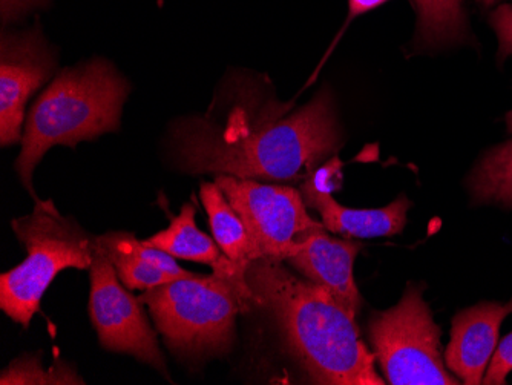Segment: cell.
I'll return each instance as SVG.
<instances>
[{
	"mask_svg": "<svg viewBox=\"0 0 512 385\" xmlns=\"http://www.w3.org/2000/svg\"><path fill=\"white\" fill-rule=\"evenodd\" d=\"M491 25L499 39V59H506L512 54V5H500L491 16Z\"/></svg>",
	"mask_w": 512,
	"mask_h": 385,
	"instance_id": "20",
	"label": "cell"
},
{
	"mask_svg": "<svg viewBox=\"0 0 512 385\" xmlns=\"http://www.w3.org/2000/svg\"><path fill=\"white\" fill-rule=\"evenodd\" d=\"M342 146L329 88L306 103H283L249 77H234L204 116L171 126L172 160L184 174L306 180Z\"/></svg>",
	"mask_w": 512,
	"mask_h": 385,
	"instance_id": "1",
	"label": "cell"
},
{
	"mask_svg": "<svg viewBox=\"0 0 512 385\" xmlns=\"http://www.w3.org/2000/svg\"><path fill=\"white\" fill-rule=\"evenodd\" d=\"M97 247L114 264L123 286L149 290L197 275L178 266L172 255L149 246L129 232H108L96 238Z\"/></svg>",
	"mask_w": 512,
	"mask_h": 385,
	"instance_id": "13",
	"label": "cell"
},
{
	"mask_svg": "<svg viewBox=\"0 0 512 385\" xmlns=\"http://www.w3.org/2000/svg\"><path fill=\"white\" fill-rule=\"evenodd\" d=\"M0 384H46L68 385L85 384V379L77 375L74 367L57 361L50 370L43 369L39 356H20L0 375Z\"/></svg>",
	"mask_w": 512,
	"mask_h": 385,
	"instance_id": "18",
	"label": "cell"
},
{
	"mask_svg": "<svg viewBox=\"0 0 512 385\" xmlns=\"http://www.w3.org/2000/svg\"><path fill=\"white\" fill-rule=\"evenodd\" d=\"M321 168L302 181L301 194L309 208L318 211L327 231L345 238L391 237L404 231L411 203L405 195L379 209H350L339 205L322 185Z\"/></svg>",
	"mask_w": 512,
	"mask_h": 385,
	"instance_id": "12",
	"label": "cell"
},
{
	"mask_svg": "<svg viewBox=\"0 0 512 385\" xmlns=\"http://www.w3.org/2000/svg\"><path fill=\"white\" fill-rule=\"evenodd\" d=\"M509 313H512V300L506 304H477L454 316L445 364L460 382L482 384L486 367L490 366L497 349L500 326Z\"/></svg>",
	"mask_w": 512,
	"mask_h": 385,
	"instance_id": "11",
	"label": "cell"
},
{
	"mask_svg": "<svg viewBox=\"0 0 512 385\" xmlns=\"http://www.w3.org/2000/svg\"><path fill=\"white\" fill-rule=\"evenodd\" d=\"M422 290L410 284L396 306L370 316L368 339L376 361L390 385L460 384L447 372L440 329Z\"/></svg>",
	"mask_w": 512,
	"mask_h": 385,
	"instance_id": "6",
	"label": "cell"
},
{
	"mask_svg": "<svg viewBox=\"0 0 512 385\" xmlns=\"http://www.w3.org/2000/svg\"><path fill=\"white\" fill-rule=\"evenodd\" d=\"M477 203H499L512 208V140L486 152L470 177Z\"/></svg>",
	"mask_w": 512,
	"mask_h": 385,
	"instance_id": "16",
	"label": "cell"
},
{
	"mask_svg": "<svg viewBox=\"0 0 512 385\" xmlns=\"http://www.w3.org/2000/svg\"><path fill=\"white\" fill-rule=\"evenodd\" d=\"M512 372V333H509L502 343L497 344L496 352L491 358L488 372L483 378L482 384L503 385L506 384V378Z\"/></svg>",
	"mask_w": 512,
	"mask_h": 385,
	"instance_id": "19",
	"label": "cell"
},
{
	"mask_svg": "<svg viewBox=\"0 0 512 385\" xmlns=\"http://www.w3.org/2000/svg\"><path fill=\"white\" fill-rule=\"evenodd\" d=\"M506 125H508V131L512 134V109L508 112V116H506Z\"/></svg>",
	"mask_w": 512,
	"mask_h": 385,
	"instance_id": "23",
	"label": "cell"
},
{
	"mask_svg": "<svg viewBox=\"0 0 512 385\" xmlns=\"http://www.w3.org/2000/svg\"><path fill=\"white\" fill-rule=\"evenodd\" d=\"M417 8V40L442 45L465 36L463 0H414Z\"/></svg>",
	"mask_w": 512,
	"mask_h": 385,
	"instance_id": "17",
	"label": "cell"
},
{
	"mask_svg": "<svg viewBox=\"0 0 512 385\" xmlns=\"http://www.w3.org/2000/svg\"><path fill=\"white\" fill-rule=\"evenodd\" d=\"M388 0H348V22H352L356 17L361 14L368 13V11L375 10V8L381 7Z\"/></svg>",
	"mask_w": 512,
	"mask_h": 385,
	"instance_id": "22",
	"label": "cell"
},
{
	"mask_svg": "<svg viewBox=\"0 0 512 385\" xmlns=\"http://www.w3.org/2000/svg\"><path fill=\"white\" fill-rule=\"evenodd\" d=\"M195 214H197L195 206L189 203L184 205L180 215L169 224V228L152 235L145 240L146 244L157 247L160 251L180 260L207 264L214 269V274L246 284V270L238 267L234 261H230L221 251L217 241L212 240L209 235L197 228Z\"/></svg>",
	"mask_w": 512,
	"mask_h": 385,
	"instance_id": "14",
	"label": "cell"
},
{
	"mask_svg": "<svg viewBox=\"0 0 512 385\" xmlns=\"http://www.w3.org/2000/svg\"><path fill=\"white\" fill-rule=\"evenodd\" d=\"M362 244L348 238H333L325 228L307 232L296 244L287 263L307 280L325 287L333 298L356 318L362 306L353 266Z\"/></svg>",
	"mask_w": 512,
	"mask_h": 385,
	"instance_id": "10",
	"label": "cell"
},
{
	"mask_svg": "<svg viewBox=\"0 0 512 385\" xmlns=\"http://www.w3.org/2000/svg\"><path fill=\"white\" fill-rule=\"evenodd\" d=\"M215 183L240 215L261 258L286 261L307 232L324 228L310 217L301 191L292 186L234 175H217Z\"/></svg>",
	"mask_w": 512,
	"mask_h": 385,
	"instance_id": "7",
	"label": "cell"
},
{
	"mask_svg": "<svg viewBox=\"0 0 512 385\" xmlns=\"http://www.w3.org/2000/svg\"><path fill=\"white\" fill-rule=\"evenodd\" d=\"M50 0H0V14H2V22L11 24L16 20L27 16L30 11L36 8L45 7Z\"/></svg>",
	"mask_w": 512,
	"mask_h": 385,
	"instance_id": "21",
	"label": "cell"
},
{
	"mask_svg": "<svg viewBox=\"0 0 512 385\" xmlns=\"http://www.w3.org/2000/svg\"><path fill=\"white\" fill-rule=\"evenodd\" d=\"M253 304L269 310L290 353L315 384L384 385L375 353L332 293L292 274L283 261L258 258L246 272Z\"/></svg>",
	"mask_w": 512,
	"mask_h": 385,
	"instance_id": "2",
	"label": "cell"
},
{
	"mask_svg": "<svg viewBox=\"0 0 512 385\" xmlns=\"http://www.w3.org/2000/svg\"><path fill=\"white\" fill-rule=\"evenodd\" d=\"M138 300L149 307L166 346L186 358L229 352L237 315L253 304L249 284L218 274L161 284Z\"/></svg>",
	"mask_w": 512,
	"mask_h": 385,
	"instance_id": "4",
	"label": "cell"
},
{
	"mask_svg": "<svg viewBox=\"0 0 512 385\" xmlns=\"http://www.w3.org/2000/svg\"><path fill=\"white\" fill-rule=\"evenodd\" d=\"M201 203L209 215L212 235L230 261L246 270L250 263L258 260L260 252L250 238L246 226L217 183L204 181L200 189Z\"/></svg>",
	"mask_w": 512,
	"mask_h": 385,
	"instance_id": "15",
	"label": "cell"
},
{
	"mask_svg": "<svg viewBox=\"0 0 512 385\" xmlns=\"http://www.w3.org/2000/svg\"><path fill=\"white\" fill-rule=\"evenodd\" d=\"M56 66V57L39 30L4 34L0 45V145L22 142L25 106Z\"/></svg>",
	"mask_w": 512,
	"mask_h": 385,
	"instance_id": "9",
	"label": "cell"
},
{
	"mask_svg": "<svg viewBox=\"0 0 512 385\" xmlns=\"http://www.w3.org/2000/svg\"><path fill=\"white\" fill-rule=\"evenodd\" d=\"M131 85L105 59L65 68L31 106L23 128L16 171L23 188L39 201L33 175L53 146L76 148L122 126V111Z\"/></svg>",
	"mask_w": 512,
	"mask_h": 385,
	"instance_id": "3",
	"label": "cell"
},
{
	"mask_svg": "<svg viewBox=\"0 0 512 385\" xmlns=\"http://www.w3.org/2000/svg\"><path fill=\"white\" fill-rule=\"evenodd\" d=\"M27 258L0 275V309L11 320L30 326L54 278L65 269L89 270L96 238L74 218L63 217L53 201H36L34 211L11 223Z\"/></svg>",
	"mask_w": 512,
	"mask_h": 385,
	"instance_id": "5",
	"label": "cell"
},
{
	"mask_svg": "<svg viewBox=\"0 0 512 385\" xmlns=\"http://www.w3.org/2000/svg\"><path fill=\"white\" fill-rule=\"evenodd\" d=\"M89 277V313L100 344L109 352L132 355L169 378L157 335L142 303L125 289L114 264L100 251L97 243Z\"/></svg>",
	"mask_w": 512,
	"mask_h": 385,
	"instance_id": "8",
	"label": "cell"
},
{
	"mask_svg": "<svg viewBox=\"0 0 512 385\" xmlns=\"http://www.w3.org/2000/svg\"><path fill=\"white\" fill-rule=\"evenodd\" d=\"M480 4L485 5V7H491V5L497 4L500 0H477Z\"/></svg>",
	"mask_w": 512,
	"mask_h": 385,
	"instance_id": "24",
	"label": "cell"
}]
</instances>
